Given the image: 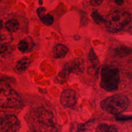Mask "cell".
I'll use <instances>...</instances> for the list:
<instances>
[{"label":"cell","mask_w":132,"mask_h":132,"mask_svg":"<svg viewBox=\"0 0 132 132\" xmlns=\"http://www.w3.org/2000/svg\"><path fill=\"white\" fill-rule=\"evenodd\" d=\"M118 119L119 120H128V119L130 120L131 118H128V117H118Z\"/></svg>","instance_id":"obj_21"},{"label":"cell","mask_w":132,"mask_h":132,"mask_svg":"<svg viewBox=\"0 0 132 132\" xmlns=\"http://www.w3.org/2000/svg\"><path fill=\"white\" fill-rule=\"evenodd\" d=\"M92 122L88 121L85 123H72L71 124L70 132H83L91 125Z\"/></svg>","instance_id":"obj_11"},{"label":"cell","mask_w":132,"mask_h":132,"mask_svg":"<svg viewBox=\"0 0 132 132\" xmlns=\"http://www.w3.org/2000/svg\"><path fill=\"white\" fill-rule=\"evenodd\" d=\"M7 47L5 44H0V54H3L6 52Z\"/></svg>","instance_id":"obj_20"},{"label":"cell","mask_w":132,"mask_h":132,"mask_svg":"<svg viewBox=\"0 0 132 132\" xmlns=\"http://www.w3.org/2000/svg\"><path fill=\"white\" fill-rule=\"evenodd\" d=\"M129 104L128 98L122 94H116L102 101L101 108L105 111L112 114H119L125 111Z\"/></svg>","instance_id":"obj_2"},{"label":"cell","mask_w":132,"mask_h":132,"mask_svg":"<svg viewBox=\"0 0 132 132\" xmlns=\"http://www.w3.org/2000/svg\"><path fill=\"white\" fill-rule=\"evenodd\" d=\"M68 52V48L62 44L56 45L53 48V56L56 58H62Z\"/></svg>","instance_id":"obj_10"},{"label":"cell","mask_w":132,"mask_h":132,"mask_svg":"<svg viewBox=\"0 0 132 132\" xmlns=\"http://www.w3.org/2000/svg\"><path fill=\"white\" fill-rule=\"evenodd\" d=\"M3 27V21L0 20V29H2Z\"/></svg>","instance_id":"obj_22"},{"label":"cell","mask_w":132,"mask_h":132,"mask_svg":"<svg viewBox=\"0 0 132 132\" xmlns=\"http://www.w3.org/2000/svg\"><path fill=\"white\" fill-rule=\"evenodd\" d=\"M97 132H118L114 125L107 124H101L98 126Z\"/></svg>","instance_id":"obj_15"},{"label":"cell","mask_w":132,"mask_h":132,"mask_svg":"<svg viewBox=\"0 0 132 132\" xmlns=\"http://www.w3.org/2000/svg\"><path fill=\"white\" fill-rule=\"evenodd\" d=\"M85 68L84 60L81 58H76L68 61L64 64L63 70L67 74L73 73L78 75L84 72Z\"/></svg>","instance_id":"obj_7"},{"label":"cell","mask_w":132,"mask_h":132,"mask_svg":"<svg viewBox=\"0 0 132 132\" xmlns=\"http://www.w3.org/2000/svg\"><path fill=\"white\" fill-rule=\"evenodd\" d=\"M89 59L94 67L97 66V64L98 63V60L92 49L90 52L89 55Z\"/></svg>","instance_id":"obj_17"},{"label":"cell","mask_w":132,"mask_h":132,"mask_svg":"<svg viewBox=\"0 0 132 132\" xmlns=\"http://www.w3.org/2000/svg\"><path fill=\"white\" fill-rule=\"evenodd\" d=\"M30 63V59L27 57H24L17 62L16 69L19 72H23L29 67Z\"/></svg>","instance_id":"obj_12"},{"label":"cell","mask_w":132,"mask_h":132,"mask_svg":"<svg viewBox=\"0 0 132 132\" xmlns=\"http://www.w3.org/2000/svg\"><path fill=\"white\" fill-rule=\"evenodd\" d=\"M44 7H40L37 9V13L42 22L46 25H50L54 22V17L50 13H47Z\"/></svg>","instance_id":"obj_9"},{"label":"cell","mask_w":132,"mask_h":132,"mask_svg":"<svg viewBox=\"0 0 132 132\" xmlns=\"http://www.w3.org/2000/svg\"><path fill=\"white\" fill-rule=\"evenodd\" d=\"M130 14L121 10H115L108 14L105 19L107 30L117 32L124 29L130 22Z\"/></svg>","instance_id":"obj_1"},{"label":"cell","mask_w":132,"mask_h":132,"mask_svg":"<svg viewBox=\"0 0 132 132\" xmlns=\"http://www.w3.org/2000/svg\"><path fill=\"white\" fill-rule=\"evenodd\" d=\"M76 102V93L73 89H67L63 91L60 95V103L65 107L73 106Z\"/></svg>","instance_id":"obj_8"},{"label":"cell","mask_w":132,"mask_h":132,"mask_svg":"<svg viewBox=\"0 0 132 132\" xmlns=\"http://www.w3.org/2000/svg\"><path fill=\"white\" fill-rule=\"evenodd\" d=\"M21 98L9 85L0 79V107L12 108L20 105Z\"/></svg>","instance_id":"obj_4"},{"label":"cell","mask_w":132,"mask_h":132,"mask_svg":"<svg viewBox=\"0 0 132 132\" xmlns=\"http://www.w3.org/2000/svg\"><path fill=\"white\" fill-rule=\"evenodd\" d=\"M6 29L9 31L15 32L19 28V23L17 20L15 19H11L9 20L5 24Z\"/></svg>","instance_id":"obj_14"},{"label":"cell","mask_w":132,"mask_h":132,"mask_svg":"<svg viewBox=\"0 0 132 132\" xmlns=\"http://www.w3.org/2000/svg\"><path fill=\"white\" fill-rule=\"evenodd\" d=\"M33 120L40 126L41 132H57L54 116L52 112L40 107L33 112Z\"/></svg>","instance_id":"obj_5"},{"label":"cell","mask_w":132,"mask_h":132,"mask_svg":"<svg viewBox=\"0 0 132 132\" xmlns=\"http://www.w3.org/2000/svg\"><path fill=\"white\" fill-rule=\"evenodd\" d=\"M91 16L97 24H99L103 21L105 22V19L100 15L96 11H93L91 14Z\"/></svg>","instance_id":"obj_18"},{"label":"cell","mask_w":132,"mask_h":132,"mask_svg":"<svg viewBox=\"0 0 132 132\" xmlns=\"http://www.w3.org/2000/svg\"><path fill=\"white\" fill-rule=\"evenodd\" d=\"M12 35L6 29H0V44H5L11 42Z\"/></svg>","instance_id":"obj_13"},{"label":"cell","mask_w":132,"mask_h":132,"mask_svg":"<svg viewBox=\"0 0 132 132\" xmlns=\"http://www.w3.org/2000/svg\"><path fill=\"white\" fill-rule=\"evenodd\" d=\"M19 122L13 114L0 112V132H16Z\"/></svg>","instance_id":"obj_6"},{"label":"cell","mask_w":132,"mask_h":132,"mask_svg":"<svg viewBox=\"0 0 132 132\" xmlns=\"http://www.w3.org/2000/svg\"><path fill=\"white\" fill-rule=\"evenodd\" d=\"M100 86L108 91H112L118 89L120 80L118 68L111 64L104 65L101 71Z\"/></svg>","instance_id":"obj_3"},{"label":"cell","mask_w":132,"mask_h":132,"mask_svg":"<svg viewBox=\"0 0 132 132\" xmlns=\"http://www.w3.org/2000/svg\"><path fill=\"white\" fill-rule=\"evenodd\" d=\"M19 50L22 52H28L32 48V46L30 45V43L26 40H21L18 45Z\"/></svg>","instance_id":"obj_16"},{"label":"cell","mask_w":132,"mask_h":132,"mask_svg":"<svg viewBox=\"0 0 132 132\" xmlns=\"http://www.w3.org/2000/svg\"><path fill=\"white\" fill-rule=\"evenodd\" d=\"M103 2V1H90V4L92 6H98L100 5Z\"/></svg>","instance_id":"obj_19"}]
</instances>
